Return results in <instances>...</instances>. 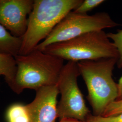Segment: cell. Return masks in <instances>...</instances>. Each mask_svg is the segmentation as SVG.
Here are the masks:
<instances>
[{
    "label": "cell",
    "mask_w": 122,
    "mask_h": 122,
    "mask_svg": "<svg viewBox=\"0 0 122 122\" xmlns=\"http://www.w3.org/2000/svg\"><path fill=\"white\" fill-rule=\"evenodd\" d=\"M15 58L16 72L9 86L17 94L26 89L36 91L57 85L64 65L63 59L37 49L25 55L18 54Z\"/></svg>",
    "instance_id": "obj_1"
},
{
    "label": "cell",
    "mask_w": 122,
    "mask_h": 122,
    "mask_svg": "<svg viewBox=\"0 0 122 122\" xmlns=\"http://www.w3.org/2000/svg\"><path fill=\"white\" fill-rule=\"evenodd\" d=\"M83 0H35L28 20L26 32L22 37L19 55L35 49L57 25Z\"/></svg>",
    "instance_id": "obj_2"
},
{
    "label": "cell",
    "mask_w": 122,
    "mask_h": 122,
    "mask_svg": "<svg viewBox=\"0 0 122 122\" xmlns=\"http://www.w3.org/2000/svg\"><path fill=\"white\" fill-rule=\"evenodd\" d=\"M118 60V58H109L77 62L95 116H102L107 107L118 98L117 83L113 78Z\"/></svg>",
    "instance_id": "obj_3"
},
{
    "label": "cell",
    "mask_w": 122,
    "mask_h": 122,
    "mask_svg": "<svg viewBox=\"0 0 122 122\" xmlns=\"http://www.w3.org/2000/svg\"><path fill=\"white\" fill-rule=\"evenodd\" d=\"M43 51L64 60L76 62L103 58H118L117 49L103 30L90 32L72 39L51 44Z\"/></svg>",
    "instance_id": "obj_4"
},
{
    "label": "cell",
    "mask_w": 122,
    "mask_h": 122,
    "mask_svg": "<svg viewBox=\"0 0 122 122\" xmlns=\"http://www.w3.org/2000/svg\"><path fill=\"white\" fill-rule=\"evenodd\" d=\"M119 25L105 12L92 15L71 11L64 18L48 36L35 49L44 51L49 45L72 39L79 36Z\"/></svg>",
    "instance_id": "obj_5"
},
{
    "label": "cell",
    "mask_w": 122,
    "mask_h": 122,
    "mask_svg": "<svg viewBox=\"0 0 122 122\" xmlns=\"http://www.w3.org/2000/svg\"><path fill=\"white\" fill-rule=\"evenodd\" d=\"M80 76L77 62L68 61L64 64L57 84L61 95L57 107V117L60 119L74 118L86 121L91 114L78 86Z\"/></svg>",
    "instance_id": "obj_6"
},
{
    "label": "cell",
    "mask_w": 122,
    "mask_h": 122,
    "mask_svg": "<svg viewBox=\"0 0 122 122\" xmlns=\"http://www.w3.org/2000/svg\"><path fill=\"white\" fill-rule=\"evenodd\" d=\"M33 0H0V24L18 38L26 32Z\"/></svg>",
    "instance_id": "obj_7"
},
{
    "label": "cell",
    "mask_w": 122,
    "mask_h": 122,
    "mask_svg": "<svg viewBox=\"0 0 122 122\" xmlns=\"http://www.w3.org/2000/svg\"><path fill=\"white\" fill-rule=\"evenodd\" d=\"M57 85L42 87L36 91L34 100L27 106L30 122H56L57 117Z\"/></svg>",
    "instance_id": "obj_8"
},
{
    "label": "cell",
    "mask_w": 122,
    "mask_h": 122,
    "mask_svg": "<svg viewBox=\"0 0 122 122\" xmlns=\"http://www.w3.org/2000/svg\"><path fill=\"white\" fill-rule=\"evenodd\" d=\"M22 44V38L12 35L0 24V53L15 57L20 52Z\"/></svg>",
    "instance_id": "obj_9"
},
{
    "label": "cell",
    "mask_w": 122,
    "mask_h": 122,
    "mask_svg": "<svg viewBox=\"0 0 122 122\" xmlns=\"http://www.w3.org/2000/svg\"><path fill=\"white\" fill-rule=\"evenodd\" d=\"M16 69L15 57L0 53V76H4L5 80L8 86L13 81Z\"/></svg>",
    "instance_id": "obj_10"
},
{
    "label": "cell",
    "mask_w": 122,
    "mask_h": 122,
    "mask_svg": "<svg viewBox=\"0 0 122 122\" xmlns=\"http://www.w3.org/2000/svg\"><path fill=\"white\" fill-rule=\"evenodd\" d=\"M7 122H30L27 105L16 103L10 105L6 111Z\"/></svg>",
    "instance_id": "obj_11"
},
{
    "label": "cell",
    "mask_w": 122,
    "mask_h": 122,
    "mask_svg": "<svg viewBox=\"0 0 122 122\" xmlns=\"http://www.w3.org/2000/svg\"><path fill=\"white\" fill-rule=\"evenodd\" d=\"M107 35L115 45L118 52L117 65L119 68H122V30H118L117 33H107Z\"/></svg>",
    "instance_id": "obj_12"
},
{
    "label": "cell",
    "mask_w": 122,
    "mask_h": 122,
    "mask_svg": "<svg viewBox=\"0 0 122 122\" xmlns=\"http://www.w3.org/2000/svg\"><path fill=\"white\" fill-rule=\"evenodd\" d=\"M105 2L104 0H85L73 11L76 13L87 14Z\"/></svg>",
    "instance_id": "obj_13"
},
{
    "label": "cell",
    "mask_w": 122,
    "mask_h": 122,
    "mask_svg": "<svg viewBox=\"0 0 122 122\" xmlns=\"http://www.w3.org/2000/svg\"><path fill=\"white\" fill-rule=\"evenodd\" d=\"M88 122H122V113L108 117L95 116L90 114L87 118Z\"/></svg>",
    "instance_id": "obj_14"
},
{
    "label": "cell",
    "mask_w": 122,
    "mask_h": 122,
    "mask_svg": "<svg viewBox=\"0 0 122 122\" xmlns=\"http://www.w3.org/2000/svg\"><path fill=\"white\" fill-rule=\"evenodd\" d=\"M122 113V99L116 100L107 107L103 114V117H108Z\"/></svg>",
    "instance_id": "obj_15"
},
{
    "label": "cell",
    "mask_w": 122,
    "mask_h": 122,
    "mask_svg": "<svg viewBox=\"0 0 122 122\" xmlns=\"http://www.w3.org/2000/svg\"><path fill=\"white\" fill-rule=\"evenodd\" d=\"M118 90V98L116 100H120L122 99V76L118 80L117 83Z\"/></svg>",
    "instance_id": "obj_16"
},
{
    "label": "cell",
    "mask_w": 122,
    "mask_h": 122,
    "mask_svg": "<svg viewBox=\"0 0 122 122\" xmlns=\"http://www.w3.org/2000/svg\"><path fill=\"white\" fill-rule=\"evenodd\" d=\"M58 122H88L87 121H82L74 118H63L60 119Z\"/></svg>",
    "instance_id": "obj_17"
}]
</instances>
